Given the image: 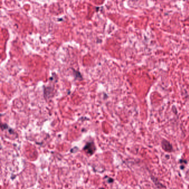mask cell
Here are the masks:
<instances>
[{
  "label": "cell",
  "instance_id": "6da1fadb",
  "mask_svg": "<svg viewBox=\"0 0 189 189\" xmlns=\"http://www.w3.org/2000/svg\"><path fill=\"white\" fill-rule=\"evenodd\" d=\"M83 150L87 152V154L89 155H92L94 154L96 150V147L93 142L88 143L84 147Z\"/></svg>",
  "mask_w": 189,
  "mask_h": 189
},
{
  "label": "cell",
  "instance_id": "7a4b0ae2",
  "mask_svg": "<svg viewBox=\"0 0 189 189\" xmlns=\"http://www.w3.org/2000/svg\"><path fill=\"white\" fill-rule=\"evenodd\" d=\"M162 147L163 149L167 152H171L173 150V147L171 144L167 140H164L161 142Z\"/></svg>",
  "mask_w": 189,
  "mask_h": 189
},
{
  "label": "cell",
  "instance_id": "3957f363",
  "mask_svg": "<svg viewBox=\"0 0 189 189\" xmlns=\"http://www.w3.org/2000/svg\"><path fill=\"white\" fill-rule=\"evenodd\" d=\"M73 73H74V75L75 76V79H82V75H81L80 73L78 71L73 70Z\"/></svg>",
  "mask_w": 189,
  "mask_h": 189
}]
</instances>
